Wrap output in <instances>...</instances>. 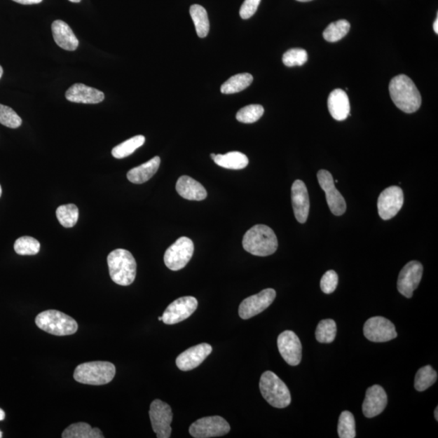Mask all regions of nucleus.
Listing matches in <instances>:
<instances>
[{"mask_svg":"<svg viewBox=\"0 0 438 438\" xmlns=\"http://www.w3.org/2000/svg\"><path fill=\"white\" fill-rule=\"evenodd\" d=\"M158 320H159V321H163V317H158Z\"/></svg>","mask_w":438,"mask_h":438,"instance_id":"3c124183","label":"nucleus"},{"mask_svg":"<svg viewBox=\"0 0 438 438\" xmlns=\"http://www.w3.org/2000/svg\"><path fill=\"white\" fill-rule=\"evenodd\" d=\"M338 283L337 273L334 271H329L322 278L321 289L324 293L331 294L336 290Z\"/></svg>","mask_w":438,"mask_h":438,"instance_id":"58836bf2","label":"nucleus"},{"mask_svg":"<svg viewBox=\"0 0 438 438\" xmlns=\"http://www.w3.org/2000/svg\"><path fill=\"white\" fill-rule=\"evenodd\" d=\"M388 403V395L385 390L378 385L371 386L366 391L362 405L363 413L367 418H373L385 410Z\"/></svg>","mask_w":438,"mask_h":438,"instance_id":"a211bd4d","label":"nucleus"},{"mask_svg":"<svg viewBox=\"0 0 438 438\" xmlns=\"http://www.w3.org/2000/svg\"><path fill=\"white\" fill-rule=\"evenodd\" d=\"M211 156V158H212L214 159V158H215V156H216V154H214V153H211V156Z\"/></svg>","mask_w":438,"mask_h":438,"instance_id":"8fccbe9b","label":"nucleus"},{"mask_svg":"<svg viewBox=\"0 0 438 438\" xmlns=\"http://www.w3.org/2000/svg\"><path fill=\"white\" fill-rule=\"evenodd\" d=\"M35 323L43 331L56 336L74 334L78 329V324L73 317L57 310H46L39 314Z\"/></svg>","mask_w":438,"mask_h":438,"instance_id":"423d86ee","label":"nucleus"},{"mask_svg":"<svg viewBox=\"0 0 438 438\" xmlns=\"http://www.w3.org/2000/svg\"><path fill=\"white\" fill-rule=\"evenodd\" d=\"M214 161L219 167L226 169L241 170L249 165V158L243 153L229 152L226 154H216Z\"/></svg>","mask_w":438,"mask_h":438,"instance_id":"393cba45","label":"nucleus"},{"mask_svg":"<svg viewBox=\"0 0 438 438\" xmlns=\"http://www.w3.org/2000/svg\"><path fill=\"white\" fill-rule=\"evenodd\" d=\"M160 163V158L154 157L151 160L142 164L141 166L131 169L127 174V178L133 184L146 183L158 172Z\"/></svg>","mask_w":438,"mask_h":438,"instance_id":"b1692460","label":"nucleus"},{"mask_svg":"<svg viewBox=\"0 0 438 438\" xmlns=\"http://www.w3.org/2000/svg\"><path fill=\"white\" fill-rule=\"evenodd\" d=\"M338 434L340 438H354L357 436L354 416L348 411H343L339 416Z\"/></svg>","mask_w":438,"mask_h":438,"instance_id":"72a5a7b5","label":"nucleus"},{"mask_svg":"<svg viewBox=\"0 0 438 438\" xmlns=\"http://www.w3.org/2000/svg\"><path fill=\"white\" fill-rule=\"evenodd\" d=\"M231 427L223 417L214 416L203 417L193 422L189 427V434L195 438L217 437L228 434Z\"/></svg>","mask_w":438,"mask_h":438,"instance_id":"6e6552de","label":"nucleus"},{"mask_svg":"<svg viewBox=\"0 0 438 438\" xmlns=\"http://www.w3.org/2000/svg\"><path fill=\"white\" fill-rule=\"evenodd\" d=\"M3 74H4V69H3L2 67H1V65H0V79H1V77H2Z\"/></svg>","mask_w":438,"mask_h":438,"instance_id":"a18cd8bd","label":"nucleus"},{"mask_svg":"<svg viewBox=\"0 0 438 438\" xmlns=\"http://www.w3.org/2000/svg\"><path fill=\"white\" fill-rule=\"evenodd\" d=\"M149 414L153 430L156 432L157 437L169 438L171 437V424L173 420L171 406L161 400H154L152 402Z\"/></svg>","mask_w":438,"mask_h":438,"instance_id":"1a4fd4ad","label":"nucleus"},{"mask_svg":"<svg viewBox=\"0 0 438 438\" xmlns=\"http://www.w3.org/2000/svg\"><path fill=\"white\" fill-rule=\"evenodd\" d=\"M261 0H245L240 10L242 19H249L254 15L259 8Z\"/></svg>","mask_w":438,"mask_h":438,"instance_id":"ea45409f","label":"nucleus"},{"mask_svg":"<svg viewBox=\"0 0 438 438\" xmlns=\"http://www.w3.org/2000/svg\"><path fill=\"white\" fill-rule=\"evenodd\" d=\"M438 408H436L435 411H434V416H435V419L436 420H438Z\"/></svg>","mask_w":438,"mask_h":438,"instance_id":"c03bdc74","label":"nucleus"},{"mask_svg":"<svg viewBox=\"0 0 438 438\" xmlns=\"http://www.w3.org/2000/svg\"><path fill=\"white\" fill-rule=\"evenodd\" d=\"M276 292L272 288H267L256 295L245 299L239 307V315L244 320L255 317L262 313L274 302Z\"/></svg>","mask_w":438,"mask_h":438,"instance_id":"9b49d317","label":"nucleus"},{"mask_svg":"<svg viewBox=\"0 0 438 438\" xmlns=\"http://www.w3.org/2000/svg\"><path fill=\"white\" fill-rule=\"evenodd\" d=\"M175 189L180 197L189 200H203L207 198L203 185L187 175L179 178Z\"/></svg>","mask_w":438,"mask_h":438,"instance_id":"5701e85b","label":"nucleus"},{"mask_svg":"<svg viewBox=\"0 0 438 438\" xmlns=\"http://www.w3.org/2000/svg\"><path fill=\"white\" fill-rule=\"evenodd\" d=\"M0 123L10 128H18L22 120L11 107L0 104Z\"/></svg>","mask_w":438,"mask_h":438,"instance_id":"4c0bfd02","label":"nucleus"},{"mask_svg":"<svg viewBox=\"0 0 438 438\" xmlns=\"http://www.w3.org/2000/svg\"><path fill=\"white\" fill-rule=\"evenodd\" d=\"M278 348L283 360L292 366L301 363L302 345L300 338L291 331H283L278 337Z\"/></svg>","mask_w":438,"mask_h":438,"instance_id":"dca6fc26","label":"nucleus"},{"mask_svg":"<svg viewBox=\"0 0 438 438\" xmlns=\"http://www.w3.org/2000/svg\"><path fill=\"white\" fill-rule=\"evenodd\" d=\"M364 334L369 341L374 343L388 342L398 336L395 324L383 317L369 318L364 324Z\"/></svg>","mask_w":438,"mask_h":438,"instance_id":"f8f14e48","label":"nucleus"},{"mask_svg":"<svg viewBox=\"0 0 438 438\" xmlns=\"http://www.w3.org/2000/svg\"><path fill=\"white\" fill-rule=\"evenodd\" d=\"M63 438H103L99 427H92L89 424L80 422L71 425L62 434Z\"/></svg>","mask_w":438,"mask_h":438,"instance_id":"a878e982","label":"nucleus"},{"mask_svg":"<svg viewBox=\"0 0 438 438\" xmlns=\"http://www.w3.org/2000/svg\"><path fill=\"white\" fill-rule=\"evenodd\" d=\"M391 100L395 105L405 113L416 112L421 106V96L414 82L408 76L394 77L389 85Z\"/></svg>","mask_w":438,"mask_h":438,"instance_id":"f257e3e1","label":"nucleus"},{"mask_svg":"<svg viewBox=\"0 0 438 438\" xmlns=\"http://www.w3.org/2000/svg\"><path fill=\"white\" fill-rule=\"evenodd\" d=\"M404 203V192L398 186L385 189L378 198V209L380 217L389 220L395 217L403 207Z\"/></svg>","mask_w":438,"mask_h":438,"instance_id":"4468645a","label":"nucleus"},{"mask_svg":"<svg viewBox=\"0 0 438 438\" xmlns=\"http://www.w3.org/2000/svg\"><path fill=\"white\" fill-rule=\"evenodd\" d=\"M254 81V77L249 74H236L231 76L221 86V92L224 95H233L245 90Z\"/></svg>","mask_w":438,"mask_h":438,"instance_id":"bb28decb","label":"nucleus"},{"mask_svg":"<svg viewBox=\"0 0 438 438\" xmlns=\"http://www.w3.org/2000/svg\"><path fill=\"white\" fill-rule=\"evenodd\" d=\"M259 388L263 398L274 408L285 409L290 405L292 397L289 390L271 371H266L261 375Z\"/></svg>","mask_w":438,"mask_h":438,"instance_id":"39448f33","label":"nucleus"},{"mask_svg":"<svg viewBox=\"0 0 438 438\" xmlns=\"http://www.w3.org/2000/svg\"><path fill=\"white\" fill-rule=\"evenodd\" d=\"M15 3L24 5L38 4L43 2V0H13Z\"/></svg>","mask_w":438,"mask_h":438,"instance_id":"a19ab883","label":"nucleus"},{"mask_svg":"<svg viewBox=\"0 0 438 438\" xmlns=\"http://www.w3.org/2000/svg\"><path fill=\"white\" fill-rule=\"evenodd\" d=\"M56 217L64 228H74L78 221L79 210L74 204L60 205L56 210Z\"/></svg>","mask_w":438,"mask_h":438,"instance_id":"7c9ffc66","label":"nucleus"},{"mask_svg":"<svg viewBox=\"0 0 438 438\" xmlns=\"http://www.w3.org/2000/svg\"><path fill=\"white\" fill-rule=\"evenodd\" d=\"M350 29V25L346 20H339L329 24L323 32V38L329 43H336L346 36Z\"/></svg>","mask_w":438,"mask_h":438,"instance_id":"c756f323","label":"nucleus"},{"mask_svg":"<svg viewBox=\"0 0 438 438\" xmlns=\"http://www.w3.org/2000/svg\"><path fill=\"white\" fill-rule=\"evenodd\" d=\"M308 60V53L306 50L301 48H293L288 50L282 56V62L287 67L302 66Z\"/></svg>","mask_w":438,"mask_h":438,"instance_id":"e433bc0d","label":"nucleus"},{"mask_svg":"<svg viewBox=\"0 0 438 438\" xmlns=\"http://www.w3.org/2000/svg\"><path fill=\"white\" fill-rule=\"evenodd\" d=\"M212 347L208 343H200L184 350L175 360L177 367L182 371H190L202 364L212 353Z\"/></svg>","mask_w":438,"mask_h":438,"instance_id":"f3484780","label":"nucleus"},{"mask_svg":"<svg viewBox=\"0 0 438 438\" xmlns=\"http://www.w3.org/2000/svg\"><path fill=\"white\" fill-rule=\"evenodd\" d=\"M423 276V266L417 261L408 263L400 271L397 282L398 290L406 298H411Z\"/></svg>","mask_w":438,"mask_h":438,"instance_id":"2eb2a0df","label":"nucleus"},{"mask_svg":"<svg viewBox=\"0 0 438 438\" xmlns=\"http://www.w3.org/2000/svg\"><path fill=\"white\" fill-rule=\"evenodd\" d=\"M336 323L332 319H326L318 323L316 338L321 343H331L336 337Z\"/></svg>","mask_w":438,"mask_h":438,"instance_id":"473e14b6","label":"nucleus"},{"mask_svg":"<svg viewBox=\"0 0 438 438\" xmlns=\"http://www.w3.org/2000/svg\"><path fill=\"white\" fill-rule=\"evenodd\" d=\"M110 276L113 282L121 286H130L135 280L137 262L130 251L118 249L107 256Z\"/></svg>","mask_w":438,"mask_h":438,"instance_id":"7ed1b4c3","label":"nucleus"},{"mask_svg":"<svg viewBox=\"0 0 438 438\" xmlns=\"http://www.w3.org/2000/svg\"><path fill=\"white\" fill-rule=\"evenodd\" d=\"M434 32L437 34H438V18H436L435 22L434 23Z\"/></svg>","mask_w":438,"mask_h":438,"instance_id":"79ce46f5","label":"nucleus"},{"mask_svg":"<svg viewBox=\"0 0 438 438\" xmlns=\"http://www.w3.org/2000/svg\"><path fill=\"white\" fill-rule=\"evenodd\" d=\"M39 242L30 236H22L15 240L14 250L19 255H36L40 251Z\"/></svg>","mask_w":438,"mask_h":438,"instance_id":"f704fd0d","label":"nucleus"},{"mask_svg":"<svg viewBox=\"0 0 438 438\" xmlns=\"http://www.w3.org/2000/svg\"><path fill=\"white\" fill-rule=\"evenodd\" d=\"M116 372V366L111 362H88L77 366L74 378L82 384L102 385L111 383Z\"/></svg>","mask_w":438,"mask_h":438,"instance_id":"20e7f679","label":"nucleus"},{"mask_svg":"<svg viewBox=\"0 0 438 438\" xmlns=\"http://www.w3.org/2000/svg\"><path fill=\"white\" fill-rule=\"evenodd\" d=\"M65 97L69 102L85 104H97L105 99V95L102 91L81 83L74 84L69 88Z\"/></svg>","mask_w":438,"mask_h":438,"instance_id":"aec40b11","label":"nucleus"},{"mask_svg":"<svg viewBox=\"0 0 438 438\" xmlns=\"http://www.w3.org/2000/svg\"><path fill=\"white\" fill-rule=\"evenodd\" d=\"M5 419V412L0 409V421H2Z\"/></svg>","mask_w":438,"mask_h":438,"instance_id":"37998d69","label":"nucleus"},{"mask_svg":"<svg viewBox=\"0 0 438 438\" xmlns=\"http://www.w3.org/2000/svg\"><path fill=\"white\" fill-rule=\"evenodd\" d=\"M437 380V374L430 365L418 370L415 377V388L417 391H425L434 385Z\"/></svg>","mask_w":438,"mask_h":438,"instance_id":"2f4dec72","label":"nucleus"},{"mask_svg":"<svg viewBox=\"0 0 438 438\" xmlns=\"http://www.w3.org/2000/svg\"><path fill=\"white\" fill-rule=\"evenodd\" d=\"M264 114V108L261 105L246 106L240 109L236 114L237 121L245 123H252L260 120Z\"/></svg>","mask_w":438,"mask_h":438,"instance_id":"c9c22d12","label":"nucleus"},{"mask_svg":"<svg viewBox=\"0 0 438 438\" xmlns=\"http://www.w3.org/2000/svg\"><path fill=\"white\" fill-rule=\"evenodd\" d=\"M278 246V239L274 231L266 225H255L244 235L245 250L254 256H266L274 254Z\"/></svg>","mask_w":438,"mask_h":438,"instance_id":"f03ea898","label":"nucleus"},{"mask_svg":"<svg viewBox=\"0 0 438 438\" xmlns=\"http://www.w3.org/2000/svg\"><path fill=\"white\" fill-rule=\"evenodd\" d=\"M328 109L334 120L338 121L346 120L350 111L347 93L340 89L332 91L328 99Z\"/></svg>","mask_w":438,"mask_h":438,"instance_id":"4be33fe9","label":"nucleus"},{"mask_svg":"<svg viewBox=\"0 0 438 438\" xmlns=\"http://www.w3.org/2000/svg\"><path fill=\"white\" fill-rule=\"evenodd\" d=\"M292 203L296 220L301 224L306 223L310 203L306 185L301 179L296 180L292 184Z\"/></svg>","mask_w":438,"mask_h":438,"instance_id":"6ab92c4d","label":"nucleus"},{"mask_svg":"<svg viewBox=\"0 0 438 438\" xmlns=\"http://www.w3.org/2000/svg\"><path fill=\"white\" fill-rule=\"evenodd\" d=\"M2 437H3L2 432H1V431H0V438H1Z\"/></svg>","mask_w":438,"mask_h":438,"instance_id":"603ef678","label":"nucleus"},{"mask_svg":"<svg viewBox=\"0 0 438 438\" xmlns=\"http://www.w3.org/2000/svg\"><path fill=\"white\" fill-rule=\"evenodd\" d=\"M190 15L192 18L196 30L199 38H205L210 31V22L207 12L199 4H193L190 7Z\"/></svg>","mask_w":438,"mask_h":438,"instance_id":"cd10ccee","label":"nucleus"},{"mask_svg":"<svg viewBox=\"0 0 438 438\" xmlns=\"http://www.w3.org/2000/svg\"><path fill=\"white\" fill-rule=\"evenodd\" d=\"M194 245L188 237H180L165 252L164 262L168 269L177 271L187 266L192 259Z\"/></svg>","mask_w":438,"mask_h":438,"instance_id":"0eeeda50","label":"nucleus"},{"mask_svg":"<svg viewBox=\"0 0 438 438\" xmlns=\"http://www.w3.org/2000/svg\"><path fill=\"white\" fill-rule=\"evenodd\" d=\"M71 3H80L81 0H69Z\"/></svg>","mask_w":438,"mask_h":438,"instance_id":"49530a36","label":"nucleus"},{"mask_svg":"<svg viewBox=\"0 0 438 438\" xmlns=\"http://www.w3.org/2000/svg\"><path fill=\"white\" fill-rule=\"evenodd\" d=\"M296 1H299V2H309V1H312V0H296Z\"/></svg>","mask_w":438,"mask_h":438,"instance_id":"de8ad7c7","label":"nucleus"},{"mask_svg":"<svg viewBox=\"0 0 438 438\" xmlns=\"http://www.w3.org/2000/svg\"><path fill=\"white\" fill-rule=\"evenodd\" d=\"M2 196V188H1V185H0V198H1Z\"/></svg>","mask_w":438,"mask_h":438,"instance_id":"09e8293b","label":"nucleus"},{"mask_svg":"<svg viewBox=\"0 0 438 438\" xmlns=\"http://www.w3.org/2000/svg\"><path fill=\"white\" fill-rule=\"evenodd\" d=\"M198 302L193 296L180 297L170 305L163 314V322L174 324L186 320L197 310Z\"/></svg>","mask_w":438,"mask_h":438,"instance_id":"ddd939ff","label":"nucleus"},{"mask_svg":"<svg viewBox=\"0 0 438 438\" xmlns=\"http://www.w3.org/2000/svg\"><path fill=\"white\" fill-rule=\"evenodd\" d=\"M317 179L326 193L327 204L331 213L336 216L343 215L346 212L347 204L342 194L336 189L332 174L327 170H321L317 172Z\"/></svg>","mask_w":438,"mask_h":438,"instance_id":"9d476101","label":"nucleus"},{"mask_svg":"<svg viewBox=\"0 0 438 438\" xmlns=\"http://www.w3.org/2000/svg\"><path fill=\"white\" fill-rule=\"evenodd\" d=\"M146 142V137L142 135L133 137L128 140L120 144V145L113 148L111 153L112 156L118 158H125L131 156L135 152L138 148L144 145Z\"/></svg>","mask_w":438,"mask_h":438,"instance_id":"c85d7f7f","label":"nucleus"},{"mask_svg":"<svg viewBox=\"0 0 438 438\" xmlns=\"http://www.w3.org/2000/svg\"><path fill=\"white\" fill-rule=\"evenodd\" d=\"M55 42L62 49L74 51L78 48L79 41L69 25L63 20H55L51 25Z\"/></svg>","mask_w":438,"mask_h":438,"instance_id":"412c9836","label":"nucleus"}]
</instances>
